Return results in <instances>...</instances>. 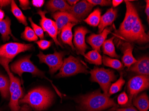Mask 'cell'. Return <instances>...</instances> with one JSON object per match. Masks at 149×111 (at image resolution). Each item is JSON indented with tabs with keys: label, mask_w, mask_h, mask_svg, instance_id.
<instances>
[{
	"label": "cell",
	"mask_w": 149,
	"mask_h": 111,
	"mask_svg": "<svg viewBox=\"0 0 149 111\" xmlns=\"http://www.w3.org/2000/svg\"><path fill=\"white\" fill-rule=\"evenodd\" d=\"M126 12L124 20L116 31V35L127 42L144 44L149 41L144 27L139 17L137 9L130 1H125Z\"/></svg>",
	"instance_id": "cell-1"
},
{
	"label": "cell",
	"mask_w": 149,
	"mask_h": 111,
	"mask_svg": "<svg viewBox=\"0 0 149 111\" xmlns=\"http://www.w3.org/2000/svg\"><path fill=\"white\" fill-rule=\"evenodd\" d=\"M77 102L84 111H100L109 108H118L110 96L101 93L100 90L79 97Z\"/></svg>",
	"instance_id": "cell-2"
},
{
	"label": "cell",
	"mask_w": 149,
	"mask_h": 111,
	"mask_svg": "<svg viewBox=\"0 0 149 111\" xmlns=\"http://www.w3.org/2000/svg\"><path fill=\"white\" fill-rule=\"evenodd\" d=\"M54 96L50 90L44 88H38L30 91L19 101L20 103L29 104L37 111L45 110L50 106Z\"/></svg>",
	"instance_id": "cell-3"
},
{
	"label": "cell",
	"mask_w": 149,
	"mask_h": 111,
	"mask_svg": "<svg viewBox=\"0 0 149 111\" xmlns=\"http://www.w3.org/2000/svg\"><path fill=\"white\" fill-rule=\"evenodd\" d=\"M91 81L97 82L99 84L104 94L109 96L108 94L111 83L116 80L117 76L113 71L105 69L104 68L95 67L90 71Z\"/></svg>",
	"instance_id": "cell-4"
},
{
	"label": "cell",
	"mask_w": 149,
	"mask_h": 111,
	"mask_svg": "<svg viewBox=\"0 0 149 111\" xmlns=\"http://www.w3.org/2000/svg\"><path fill=\"white\" fill-rule=\"evenodd\" d=\"M80 73L88 74L89 72L79 60L70 56L64 59L59 73L56 77L58 78L68 77Z\"/></svg>",
	"instance_id": "cell-5"
},
{
	"label": "cell",
	"mask_w": 149,
	"mask_h": 111,
	"mask_svg": "<svg viewBox=\"0 0 149 111\" xmlns=\"http://www.w3.org/2000/svg\"><path fill=\"white\" fill-rule=\"evenodd\" d=\"M31 56V55L27 56L12 64L11 65L12 71L18 74L20 77H21L24 72H29L31 73L33 77L47 78L45 77L44 72L40 70L30 61Z\"/></svg>",
	"instance_id": "cell-6"
},
{
	"label": "cell",
	"mask_w": 149,
	"mask_h": 111,
	"mask_svg": "<svg viewBox=\"0 0 149 111\" xmlns=\"http://www.w3.org/2000/svg\"><path fill=\"white\" fill-rule=\"evenodd\" d=\"M149 76L138 75L131 78L128 82L127 85L129 98L127 105H130L133 98L139 92L149 88Z\"/></svg>",
	"instance_id": "cell-7"
},
{
	"label": "cell",
	"mask_w": 149,
	"mask_h": 111,
	"mask_svg": "<svg viewBox=\"0 0 149 111\" xmlns=\"http://www.w3.org/2000/svg\"><path fill=\"white\" fill-rule=\"evenodd\" d=\"M65 55L63 52H58L55 50L53 54L45 55L42 52H40L37 55L41 63L47 64L49 68V72L51 74L56 72L62 66L63 64V58Z\"/></svg>",
	"instance_id": "cell-8"
},
{
	"label": "cell",
	"mask_w": 149,
	"mask_h": 111,
	"mask_svg": "<svg viewBox=\"0 0 149 111\" xmlns=\"http://www.w3.org/2000/svg\"><path fill=\"white\" fill-rule=\"evenodd\" d=\"M33 47V46L31 44L7 43L0 47V58L12 60L20 52L31 50Z\"/></svg>",
	"instance_id": "cell-9"
},
{
	"label": "cell",
	"mask_w": 149,
	"mask_h": 111,
	"mask_svg": "<svg viewBox=\"0 0 149 111\" xmlns=\"http://www.w3.org/2000/svg\"><path fill=\"white\" fill-rule=\"evenodd\" d=\"M47 12V11H42L41 10H38V14L41 17L40 21V26L44 31L47 32L49 34L57 46H62V45L57 40L58 30L56 22L46 17L45 15Z\"/></svg>",
	"instance_id": "cell-10"
},
{
	"label": "cell",
	"mask_w": 149,
	"mask_h": 111,
	"mask_svg": "<svg viewBox=\"0 0 149 111\" xmlns=\"http://www.w3.org/2000/svg\"><path fill=\"white\" fill-rule=\"evenodd\" d=\"M94 6L87 1L83 0L71 6L68 12L80 22L91 12Z\"/></svg>",
	"instance_id": "cell-11"
},
{
	"label": "cell",
	"mask_w": 149,
	"mask_h": 111,
	"mask_svg": "<svg viewBox=\"0 0 149 111\" xmlns=\"http://www.w3.org/2000/svg\"><path fill=\"white\" fill-rule=\"evenodd\" d=\"M89 32L87 28L83 26L78 27L74 29V44L78 54L85 55V51L88 48L85 42V36Z\"/></svg>",
	"instance_id": "cell-12"
},
{
	"label": "cell",
	"mask_w": 149,
	"mask_h": 111,
	"mask_svg": "<svg viewBox=\"0 0 149 111\" xmlns=\"http://www.w3.org/2000/svg\"><path fill=\"white\" fill-rule=\"evenodd\" d=\"M112 29V27L106 28L102 32L99 34H95L94 33L91 34L87 38V42L92 46L94 50L100 52L101 46H102L107 36L111 32Z\"/></svg>",
	"instance_id": "cell-13"
},
{
	"label": "cell",
	"mask_w": 149,
	"mask_h": 111,
	"mask_svg": "<svg viewBox=\"0 0 149 111\" xmlns=\"http://www.w3.org/2000/svg\"><path fill=\"white\" fill-rule=\"evenodd\" d=\"M52 16L56 21L58 34L60 33L62 29L68 23H72L77 24L79 22L68 12H57L53 14Z\"/></svg>",
	"instance_id": "cell-14"
},
{
	"label": "cell",
	"mask_w": 149,
	"mask_h": 111,
	"mask_svg": "<svg viewBox=\"0 0 149 111\" xmlns=\"http://www.w3.org/2000/svg\"><path fill=\"white\" fill-rule=\"evenodd\" d=\"M128 71L135 72L139 75L149 76V57L144 56L139 58L137 62L128 69Z\"/></svg>",
	"instance_id": "cell-15"
},
{
	"label": "cell",
	"mask_w": 149,
	"mask_h": 111,
	"mask_svg": "<svg viewBox=\"0 0 149 111\" xmlns=\"http://www.w3.org/2000/svg\"><path fill=\"white\" fill-rule=\"evenodd\" d=\"M11 61V60L4 58H0V64L5 68V70L9 75L10 81V94H11L13 92L19 89L21 87V82L19 78L15 77L10 70L9 63Z\"/></svg>",
	"instance_id": "cell-16"
},
{
	"label": "cell",
	"mask_w": 149,
	"mask_h": 111,
	"mask_svg": "<svg viewBox=\"0 0 149 111\" xmlns=\"http://www.w3.org/2000/svg\"><path fill=\"white\" fill-rule=\"evenodd\" d=\"M118 15V10L113 8L108 10L100 18V22L98 26V32H102L104 29L108 26L112 25L116 20Z\"/></svg>",
	"instance_id": "cell-17"
},
{
	"label": "cell",
	"mask_w": 149,
	"mask_h": 111,
	"mask_svg": "<svg viewBox=\"0 0 149 111\" xmlns=\"http://www.w3.org/2000/svg\"><path fill=\"white\" fill-rule=\"evenodd\" d=\"M133 46L130 42H125L121 46L123 53L122 61L125 66L128 68V69L137 62V60L133 56Z\"/></svg>",
	"instance_id": "cell-18"
},
{
	"label": "cell",
	"mask_w": 149,
	"mask_h": 111,
	"mask_svg": "<svg viewBox=\"0 0 149 111\" xmlns=\"http://www.w3.org/2000/svg\"><path fill=\"white\" fill-rule=\"evenodd\" d=\"M71 7V6L63 0H51L46 5L47 10L52 12H56L57 11L68 12Z\"/></svg>",
	"instance_id": "cell-19"
},
{
	"label": "cell",
	"mask_w": 149,
	"mask_h": 111,
	"mask_svg": "<svg viewBox=\"0 0 149 111\" xmlns=\"http://www.w3.org/2000/svg\"><path fill=\"white\" fill-rule=\"evenodd\" d=\"M76 24L69 23L67 24L62 29L61 32V39L63 43L68 44L71 47L73 50H75L72 42L73 34L72 28Z\"/></svg>",
	"instance_id": "cell-20"
},
{
	"label": "cell",
	"mask_w": 149,
	"mask_h": 111,
	"mask_svg": "<svg viewBox=\"0 0 149 111\" xmlns=\"http://www.w3.org/2000/svg\"><path fill=\"white\" fill-rule=\"evenodd\" d=\"M133 104L140 111H147L149 108V98L146 93L135 97Z\"/></svg>",
	"instance_id": "cell-21"
},
{
	"label": "cell",
	"mask_w": 149,
	"mask_h": 111,
	"mask_svg": "<svg viewBox=\"0 0 149 111\" xmlns=\"http://www.w3.org/2000/svg\"><path fill=\"white\" fill-rule=\"evenodd\" d=\"M10 26L11 21L8 17L0 21V33H1V37L4 41H8L10 39V35L13 38Z\"/></svg>",
	"instance_id": "cell-22"
},
{
	"label": "cell",
	"mask_w": 149,
	"mask_h": 111,
	"mask_svg": "<svg viewBox=\"0 0 149 111\" xmlns=\"http://www.w3.org/2000/svg\"><path fill=\"white\" fill-rule=\"evenodd\" d=\"M23 96V92L22 87L15 90L11 94V99L9 103V107L12 111H19L20 107L19 101Z\"/></svg>",
	"instance_id": "cell-23"
},
{
	"label": "cell",
	"mask_w": 149,
	"mask_h": 111,
	"mask_svg": "<svg viewBox=\"0 0 149 111\" xmlns=\"http://www.w3.org/2000/svg\"><path fill=\"white\" fill-rule=\"evenodd\" d=\"M114 38L115 37L113 36L110 39L104 41L102 45L103 51L104 54L108 55L110 57L118 58L120 57L116 53L115 48L113 42Z\"/></svg>",
	"instance_id": "cell-24"
},
{
	"label": "cell",
	"mask_w": 149,
	"mask_h": 111,
	"mask_svg": "<svg viewBox=\"0 0 149 111\" xmlns=\"http://www.w3.org/2000/svg\"><path fill=\"white\" fill-rule=\"evenodd\" d=\"M10 81L8 77L0 74V93L2 98L8 99L10 97Z\"/></svg>",
	"instance_id": "cell-25"
},
{
	"label": "cell",
	"mask_w": 149,
	"mask_h": 111,
	"mask_svg": "<svg viewBox=\"0 0 149 111\" xmlns=\"http://www.w3.org/2000/svg\"><path fill=\"white\" fill-rule=\"evenodd\" d=\"M101 18V10L97 8L89 15L84 21L91 26L97 27L99 25Z\"/></svg>",
	"instance_id": "cell-26"
},
{
	"label": "cell",
	"mask_w": 149,
	"mask_h": 111,
	"mask_svg": "<svg viewBox=\"0 0 149 111\" xmlns=\"http://www.w3.org/2000/svg\"><path fill=\"white\" fill-rule=\"evenodd\" d=\"M85 60L90 64L100 65L102 64V58L98 52L95 50L89 51L84 55Z\"/></svg>",
	"instance_id": "cell-27"
},
{
	"label": "cell",
	"mask_w": 149,
	"mask_h": 111,
	"mask_svg": "<svg viewBox=\"0 0 149 111\" xmlns=\"http://www.w3.org/2000/svg\"><path fill=\"white\" fill-rule=\"evenodd\" d=\"M103 62L104 65L118 70H120L123 68V65L120 61L118 59L108 57L105 55H104L103 57Z\"/></svg>",
	"instance_id": "cell-28"
},
{
	"label": "cell",
	"mask_w": 149,
	"mask_h": 111,
	"mask_svg": "<svg viewBox=\"0 0 149 111\" xmlns=\"http://www.w3.org/2000/svg\"><path fill=\"white\" fill-rule=\"evenodd\" d=\"M11 11L13 15L15 17L20 23H22L25 26L27 25L26 18L14 1H11Z\"/></svg>",
	"instance_id": "cell-29"
},
{
	"label": "cell",
	"mask_w": 149,
	"mask_h": 111,
	"mask_svg": "<svg viewBox=\"0 0 149 111\" xmlns=\"http://www.w3.org/2000/svg\"><path fill=\"white\" fill-rule=\"evenodd\" d=\"M125 83V81L123 77V73H120L119 79L110 86L108 92L109 95L110 96L113 94H115L118 92L120 91L122 89L123 86L124 85Z\"/></svg>",
	"instance_id": "cell-30"
},
{
	"label": "cell",
	"mask_w": 149,
	"mask_h": 111,
	"mask_svg": "<svg viewBox=\"0 0 149 111\" xmlns=\"http://www.w3.org/2000/svg\"><path fill=\"white\" fill-rule=\"evenodd\" d=\"M21 37L22 39L29 41H36L38 39L37 36L33 30L28 26L25 28V30L22 33Z\"/></svg>",
	"instance_id": "cell-31"
},
{
	"label": "cell",
	"mask_w": 149,
	"mask_h": 111,
	"mask_svg": "<svg viewBox=\"0 0 149 111\" xmlns=\"http://www.w3.org/2000/svg\"><path fill=\"white\" fill-rule=\"evenodd\" d=\"M29 21L31 22V26L33 29V31L35 32L36 35L40 39H43L44 37V31L43 29L41 27L35 24L32 21V19L31 17L29 18Z\"/></svg>",
	"instance_id": "cell-32"
},
{
	"label": "cell",
	"mask_w": 149,
	"mask_h": 111,
	"mask_svg": "<svg viewBox=\"0 0 149 111\" xmlns=\"http://www.w3.org/2000/svg\"><path fill=\"white\" fill-rule=\"evenodd\" d=\"M87 1L93 6L100 5L102 6H111L112 4V1L109 0H88Z\"/></svg>",
	"instance_id": "cell-33"
},
{
	"label": "cell",
	"mask_w": 149,
	"mask_h": 111,
	"mask_svg": "<svg viewBox=\"0 0 149 111\" xmlns=\"http://www.w3.org/2000/svg\"><path fill=\"white\" fill-rule=\"evenodd\" d=\"M129 101V98L125 92L120 93L118 98V102L119 105H123L127 104Z\"/></svg>",
	"instance_id": "cell-34"
},
{
	"label": "cell",
	"mask_w": 149,
	"mask_h": 111,
	"mask_svg": "<svg viewBox=\"0 0 149 111\" xmlns=\"http://www.w3.org/2000/svg\"><path fill=\"white\" fill-rule=\"evenodd\" d=\"M37 44L38 45V47L42 50H46L49 48L51 46V43L50 41L47 40H41L38 41L36 42Z\"/></svg>",
	"instance_id": "cell-35"
},
{
	"label": "cell",
	"mask_w": 149,
	"mask_h": 111,
	"mask_svg": "<svg viewBox=\"0 0 149 111\" xmlns=\"http://www.w3.org/2000/svg\"><path fill=\"white\" fill-rule=\"evenodd\" d=\"M108 111H138L135 109L133 107L130 106L125 108H118L113 107L111 108Z\"/></svg>",
	"instance_id": "cell-36"
},
{
	"label": "cell",
	"mask_w": 149,
	"mask_h": 111,
	"mask_svg": "<svg viewBox=\"0 0 149 111\" xmlns=\"http://www.w3.org/2000/svg\"><path fill=\"white\" fill-rule=\"evenodd\" d=\"M19 3H20V6L23 9V10H27V9H30V2L29 1H21L20 0L19 1Z\"/></svg>",
	"instance_id": "cell-37"
},
{
	"label": "cell",
	"mask_w": 149,
	"mask_h": 111,
	"mask_svg": "<svg viewBox=\"0 0 149 111\" xmlns=\"http://www.w3.org/2000/svg\"><path fill=\"white\" fill-rule=\"evenodd\" d=\"M44 1H32V3L33 5L37 7H41L43 6L44 4Z\"/></svg>",
	"instance_id": "cell-38"
},
{
	"label": "cell",
	"mask_w": 149,
	"mask_h": 111,
	"mask_svg": "<svg viewBox=\"0 0 149 111\" xmlns=\"http://www.w3.org/2000/svg\"><path fill=\"white\" fill-rule=\"evenodd\" d=\"M146 6L145 12L147 16V21L149 23V1L147 0L146 1Z\"/></svg>",
	"instance_id": "cell-39"
},
{
	"label": "cell",
	"mask_w": 149,
	"mask_h": 111,
	"mask_svg": "<svg viewBox=\"0 0 149 111\" xmlns=\"http://www.w3.org/2000/svg\"><path fill=\"white\" fill-rule=\"evenodd\" d=\"M12 1H0V6L5 7L11 3Z\"/></svg>",
	"instance_id": "cell-40"
},
{
	"label": "cell",
	"mask_w": 149,
	"mask_h": 111,
	"mask_svg": "<svg viewBox=\"0 0 149 111\" xmlns=\"http://www.w3.org/2000/svg\"><path fill=\"white\" fill-rule=\"evenodd\" d=\"M123 1V0H113L112 1V3L113 6L114 7H116L118 6L120 4H121Z\"/></svg>",
	"instance_id": "cell-41"
},
{
	"label": "cell",
	"mask_w": 149,
	"mask_h": 111,
	"mask_svg": "<svg viewBox=\"0 0 149 111\" xmlns=\"http://www.w3.org/2000/svg\"><path fill=\"white\" fill-rule=\"evenodd\" d=\"M68 1V3L69 4V6L71 5V6H72L77 3L79 1L78 0H68V1Z\"/></svg>",
	"instance_id": "cell-42"
},
{
	"label": "cell",
	"mask_w": 149,
	"mask_h": 111,
	"mask_svg": "<svg viewBox=\"0 0 149 111\" xmlns=\"http://www.w3.org/2000/svg\"><path fill=\"white\" fill-rule=\"evenodd\" d=\"M5 17L4 12L1 10H0V21H1L4 19Z\"/></svg>",
	"instance_id": "cell-43"
},
{
	"label": "cell",
	"mask_w": 149,
	"mask_h": 111,
	"mask_svg": "<svg viewBox=\"0 0 149 111\" xmlns=\"http://www.w3.org/2000/svg\"><path fill=\"white\" fill-rule=\"evenodd\" d=\"M26 108H25V106H24L21 109H20L19 111H26Z\"/></svg>",
	"instance_id": "cell-44"
},
{
	"label": "cell",
	"mask_w": 149,
	"mask_h": 111,
	"mask_svg": "<svg viewBox=\"0 0 149 111\" xmlns=\"http://www.w3.org/2000/svg\"><path fill=\"white\" fill-rule=\"evenodd\" d=\"M2 111V109H1V108H0V111Z\"/></svg>",
	"instance_id": "cell-45"
}]
</instances>
